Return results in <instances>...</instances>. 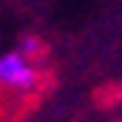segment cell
Segmentation results:
<instances>
[{"instance_id": "6da1fadb", "label": "cell", "mask_w": 122, "mask_h": 122, "mask_svg": "<svg viewBox=\"0 0 122 122\" xmlns=\"http://www.w3.org/2000/svg\"><path fill=\"white\" fill-rule=\"evenodd\" d=\"M37 82H40V68H37L34 57L23 54L20 48L0 54V88L26 94V91H34Z\"/></svg>"}, {"instance_id": "7a4b0ae2", "label": "cell", "mask_w": 122, "mask_h": 122, "mask_svg": "<svg viewBox=\"0 0 122 122\" xmlns=\"http://www.w3.org/2000/svg\"><path fill=\"white\" fill-rule=\"evenodd\" d=\"M23 54H29V57H34V60H40L43 57V43L34 37V34H29V37H23L20 40V46H17Z\"/></svg>"}]
</instances>
